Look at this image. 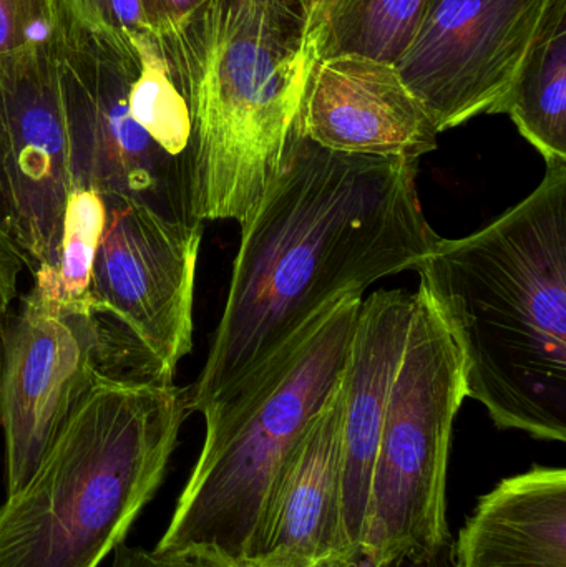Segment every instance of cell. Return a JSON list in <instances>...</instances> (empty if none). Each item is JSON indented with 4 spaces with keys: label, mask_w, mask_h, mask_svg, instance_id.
<instances>
[{
    "label": "cell",
    "mask_w": 566,
    "mask_h": 567,
    "mask_svg": "<svg viewBox=\"0 0 566 567\" xmlns=\"http://www.w3.org/2000/svg\"><path fill=\"white\" fill-rule=\"evenodd\" d=\"M418 163L346 155L289 135L278 178L241 225L225 310L188 412L226 399L341 297L414 268L439 236L418 195Z\"/></svg>",
    "instance_id": "obj_1"
},
{
    "label": "cell",
    "mask_w": 566,
    "mask_h": 567,
    "mask_svg": "<svg viewBox=\"0 0 566 567\" xmlns=\"http://www.w3.org/2000/svg\"><path fill=\"white\" fill-rule=\"evenodd\" d=\"M451 333L465 395L495 426L566 442V162L495 221L439 236L414 266Z\"/></svg>",
    "instance_id": "obj_2"
},
{
    "label": "cell",
    "mask_w": 566,
    "mask_h": 567,
    "mask_svg": "<svg viewBox=\"0 0 566 567\" xmlns=\"http://www.w3.org/2000/svg\"><path fill=\"white\" fill-rule=\"evenodd\" d=\"M156 35L192 110L193 216L245 225L281 172L319 60L311 20L271 0H209Z\"/></svg>",
    "instance_id": "obj_3"
},
{
    "label": "cell",
    "mask_w": 566,
    "mask_h": 567,
    "mask_svg": "<svg viewBox=\"0 0 566 567\" xmlns=\"http://www.w3.org/2000/svg\"><path fill=\"white\" fill-rule=\"evenodd\" d=\"M189 415L166 379H106L0 506V567H99L165 478Z\"/></svg>",
    "instance_id": "obj_4"
},
{
    "label": "cell",
    "mask_w": 566,
    "mask_h": 567,
    "mask_svg": "<svg viewBox=\"0 0 566 567\" xmlns=\"http://www.w3.org/2000/svg\"><path fill=\"white\" fill-rule=\"evenodd\" d=\"M362 296L341 297L255 375L203 410L205 442L156 553L251 559L282 466L344 375Z\"/></svg>",
    "instance_id": "obj_5"
},
{
    "label": "cell",
    "mask_w": 566,
    "mask_h": 567,
    "mask_svg": "<svg viewBox=\"0 0 566 567\" xmlns=\"http://www.w3.org/2000/svg\"><path fill=\"white\" fill-rule=\"evenodd\" d=\"M465 399L461 352L418 289L375 455L361 549L366 565L454 543L447 522L449 456Z\"/></svg>",
    "instance_id": "obj_6"
},
{
    "label": "cell",
    "mask_w": 566,
    "mask_h": 567,
    "mask_svg": "<svg viewBox=\"0 0 566 567\" xmlns=\"http://www.w3.org/2000/svg\"><path fill=\"white\" fill-rule=\"evenodd\" d=\"M106 379H168L92 309L27 293L0 326V425L7 496L29 483L73 413Z\"/></svg>",
    "instance_id": "obj_7"
},
{
    "label": "cell",
    "mask_w": 566,
    "mask_h": 567,
    "mask_svg": "<svg viewBox=\"0 0 566 567\" xmlns=\"http://www.w3.org/2000/svg\"><path fill=\"white\" fill-rule=\"evenodd\" d=\"M128 40L66 30L56 50L69 125L72 185L132 199L173 221L193 216V175L136 118L128 102Z\"/></svg>",
    "instance_id": "obj_8"
},
{
    "label": "cell",
    "mask_w": 566,
    "mask_h": 567,
    "mask_svg": "<svg viewBox=\"0 0 566 567\" xmlns=\"http://www.w3.org/2000/svg\"><path fill=\"white\" fill-rule=\"evenodd\" d=\"M106 223L90 309L165 377L193 349V302L203 223L173 221L142 203L103 196Z\"/></svg>",
    "instance_id": "obj_9"
},
{
    "label": "cell",
    "mask_w": 566,
    "mask_h": 567,
    "mask_svg": "<svg viewBox=\"0 0 566 567\" xmlns=\"http://www.w3.org/2000/svg\"><path fill=\"white\" fill-rule=\"evenodd\" d=\"M566 0H432L398 62L439 133L504 113L532 47Z\"/></svg>",
    "instance_id": "obj_10"
},
{
    "label": "cell",
    "mask_w": 566,
    "mask_h": 567,
    "mask_svg": "<svg viewBox=\"0 0 566 567\" xmlns=\"http://www.w3.org/2000/svg\"><path fill=\"white\" fill-rule=\"evenodd\" d=\"M0 156L12 239L32 275L55 261L72 188L56 50L0 59Z\"/></svg>",
    "instance_id": "obj_11"
},
{
    "label": "cell",
    "mask_w": 566,
    "mask_h": 567,
    "mask_svg": "<svg viewBox=\"0 0 566 567\" xmlns=\"http://www.w3.org/2000/svg\"><path fill=\"white\" fill-rule=\"evenodd\" d=\"M298 128L331 152L409 162L434 152L441 135L394 63L356 53L316 62Z\"/></svg>",
    "instance_id": "obj_12"
},
{
    "label": "cell",
    "mask_w": 566,
    "mask_h": 567,
    "mask_svg": "<svg viewBox=\"0 0 566 567\" xmlns=\"http://www.w3.org/2000/svg\"><path fill=\"white\" fill-rule=\"evenodd\" d=\"M344 375L282 466L266 503L251 567H316L356 556L342 513ZM361 559V558H359Z\"/></svg>",
    "instance_id": "obj_13"
},
{
    "label": "cell",
    "mask_w": 566,
    "mask_h": 567,
    "mask_svg": "<svg viewBox=\"0 0 566 567\" xmlns=\"http://www.w3.org/2000/svg\"><path fill=\"white\" fill-rule=\"evenodd\" d=\"M415 292L375 290L361 300L344 370L342 513L346 535L361 558L372 475L392 383L414 316Z\"/></svg>",
    "instance_id": "obj_14"
},
{
    "label": "cell",
    "mask_w": 566,
    "mask_h": 567,
    "mask_svg": "<svg viewBox=\"0 0 566 567\" xmlns=\"http://www.w3.org/2000/svg\"><path fill=\"white\" fill-rule=\"evenodd\" d=\"M455 567H566V472L532 466L481 496L454 545Z\"/></svg>",
    "instance_id": "obj_15"
},
{
    "label": "cell",
    "mask_w": 566,
    "mask_h": 567,
    "mask_svg": "<svg viewBox=\"0 0 566 567\" xmlns=\"http://www.w3.org/2000/svg\"><path fill=\"white\" fill-rule=\"evenodd\" d=\"M504 113L547 165L566 162V3L532 47Z\"/></svg>",
    "instance_id": "obj_16"
},
{
    "label": "cell",
    "mask_w": 566,
    "mask_h": 567,
    "mask_svg": "<svg viewBox=\"0 0 566 567\" xmlns=\"http://www.w3.org/2000/svg\"><path fill=\"white\" fill-rule=\"evenodd\" d=\"M432 0H325L311 17L318 59L369 56L394 63L414 42Z\"/></svg>",
    "instance_id": "obj_17"
},
{
    "label": "cell",
    "mask_w": 566,
    "mask_h": 567,
    "mask_svg": "<svg viewBox=\"0 0 566 567\" xmlns=\"http://www.w3.org/2000/svg\"><path fill=\"white\" fill-rule=\"evenodd\" d=\"M106 223V203L85 185L70 188L55 261L33 275L30 296L55 309H90V281Z\"/></svg>",
    "instance_id": "obj_18"
},
{
    "label": "cell",
    "mask_w": 566,
    "mask_h": 567,
    "mask_svg": "<svg viewBox=\"0 0 566 567\" xmlns=\"http://www.w3.org/2000/svg\"><path fill=\"white\" fill-rule=\"evenodd\" d=\"M65 35L60 0H0V59L59 50Z\"/></svg>",
    "instance_id": "obj_19"
},
{
    "label": "cell",
    "mask_w": 566,
    "mask_h": 567,
    "mask_svg": "<svg viewBox=\"0 0 566 567\" xmlns=\"http://www.w3.org/2000/svg\"><path fill=\"white\" fill-rule=\"evenodd\" d=\"M65 30L128 39L133 33L152 32L140 0H60Z\"/></svg>",
    "instance_id": "obj_20"
},
{
    "label": "cell",
    "mask_w": 566,
    "mask_h": 567,
    "mask_svg": "<svg viewBox=\"0 0 566 567\" xmlns=\"http://www.w3.org/2000/svg\"><path fill=\"white\" fill-rule=\"evenodd\" d=\"M153 33H162L195 16L209 0H140Z\"/></svg>",
    "instance_id": "obj_21"
},
{
    "label": "cell",
    "mask_w": 566,
    "mask_h": 567,
    "mask_svg": "<svg viewBox=\"0 0 566 567\" xmlns=\"http://www.w3.org/2000/svg\"><path fill=\"white\" fill-rule=\"evenodd\" d=\"M22 266L23 259L16 243L6 233L0 231V326L17 297V284Z\"/></svg>",
    "instance_id": "obj_22"
},
{
    "label": "cell",
    "mask_w": 566,
    "mask_h": 567,
    "mask_svg": "<svg viewBox=\"0 0 566 567\" xmlns=\"http://www.w3.org/2000/svg\"><path fill=\"white\" fill-rule=\"evenodd\" d=\"M368 567H455L454 543L434 549V551L409 553L381 565Z\"/></svg>",
    "instance_id": "obj_23"
},
{
    "label": "cell",
    "mask_w": 566,
    "mask_h": 567,
    "mask_svg": "<svg viewBox=\"0 0 566 567\" xmlns=\"http://www.w3.org/2000/svg\"><path fill=\"white\" fill-rule=\"evenodd\" d=\"M110 567H169L168 556L163 553L146 551L143 548H132L125 543L116 546Z\"/></svg>",
    "instance_id": "obj_24"
},
{
    "label": "cell",
    "mask_w": 566,
    "mask_h": 567,
    "mask_svg": "<svg viewBox=\"0 0 566 567\" xmlns=\"http://www.w3.org/2000/svg\"><path fill=\"white\" fill-rule=\"evenodd\" d=\"M163 555L168 556L169 567H229L209 553L179 551L163 553Z\"/></svg>",
    "instance_id": "obj_25"
},
{
    "label": "cell",
    "mask_w": 566,
    "mask_h": 567,
    "mask_svg": "<svg viewBox=\"0 0 566 567\" xmlns=\"http://www.w3.org/2000/svg\"><path fill=\"white\" fill-rule=\"evenodd\" d=\"M0 231L12 238L10 228V205L7 196L6 178H3L2 156H0ZM13 241V239H12Z\"/></svg>",
    "instance_id": "obj_26"
},
{
    "label": "cell",
    "mask_w": 566,
    "mask_h": 567,
    "mask_svg": "<svg viewBox=\"0 0 566 567\" xmlns=\"http://www.w3.org/2000/svg\"><path fill=\"white\" fill-rule=\"evenodd\" d=\"M361 559L356 556H344V558H335L331 561L322 563V565L316 567H361L359 566ZM229 567H251V566H229Z\"/></svg>",
    "instance_id": "obj_27"
},
{
    "label": "cell",
    "mask_w": 566,
    "mask_h": 567,
    "mask_svg": "<svg viewBox=\"0 0 566 567\" xmlns=\"http://www.w3.org/2000/svg\"><path fill=\"white\" fill-rule=\"evenodd\" d=\"M325 2V0H302V3H305L306 10H308L309 13V20H311V17L315 16L316 10L321 7V3Z\"/></svg>",
    "instance_id": "obj_28"
},
{
    "label": "cell",
    "mask_w": 566,
    "mask_h": 567,
    "mask_svg": "<svg viewBox=\"0 0 566 567\" xmlns=\"http://www.w3.org/2000/svg\"><path fill=\"white\" fill-rule=\"evenodd\" d=\"M271 2H281L286 3V6L295 7V9L302 10V12L308 13V10H306L305 3H302V0H271ZM309 16V13H308Z\"/></svg>",
    "instance_id": "obj_29"
}]
</instances>
